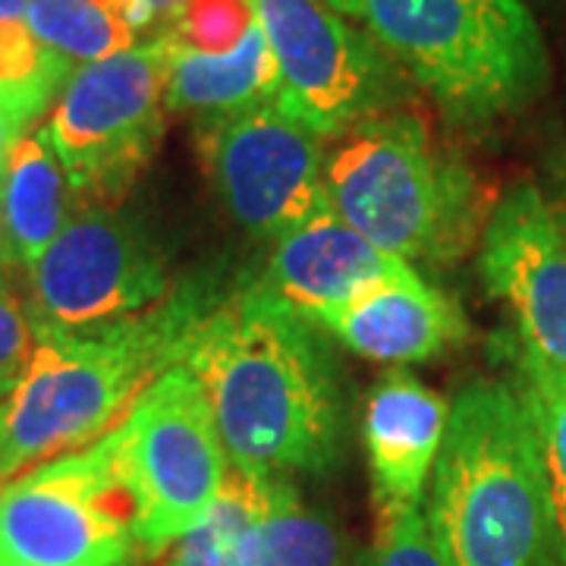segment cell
Wrapping results in <instances>:
<instances>
[{"mask_svg": "<svg viewBox=\"0 0 566 566\" xmlns=\"http://www.w3.org/2000/svg\"><path fill=\"white\" fill-rule=\"evenodd\" d=\"M424 520L447 566H551L545 469L526 400L479 381L450 403Z\"/></svg>", "mask_w": 566, "mask_h": 566, "instance_id": "cell-3", "label": "cell"}, {"mask_svg": "<svg viewBox=\"0 0 566 566\" xmlns=\"http://www.w3.org/2000/svg\"><path fill=\"white\" fill-rule=\"evenodd\" d=\"M29 281L32 322L61 331L117 324L170 293L158 249L136 223L102 205L66 221L29 268Z\"/></svg>", "mask_w": 566, "mask_h": 566, "instance_id": "cell-10", "label": "cell"}, {"mask_svg": "<svg viewBox=\"0 0 566 566\" xmlns=\"http://www.w3.org/2000/svg\"><path fill=\"white\" fill-rule=\"evenodd\" d=\"M308 322L371 363H424L469 331L463 308L419 274L375 283Z\"/></svg>", "mask_w": 566, "mask_h": 566, "instance_id": "cell-14", "label": "cell"}, {"mask_svg": "<svg viewBox=\"0 0 566 566\" xmlns=\"http://www.w3.org/2000/svg\"><path fill=\"white\" fill-rule=\"evenodd\" d=\"M35 353V322L29 308L0 283V406L20 387Z\"/></svg>", "mask_w": 566, "mask_h": 566, "instance_id": "cell-25", "label": "cell"}, {"mask_svg": "<svg viewBox=\"0 0 566 566\" xmlns=\"http://www.w3.org/2000/svg\"><path fill=\"white\" fill-rule=\"evenodd\" d=\"M167 111V41L133 44L82 63L41 126L73 196L111 205L129 192L155 158Z\"/></svg>", "mask_w": 566, "mask_h": 566, "instance_id": "cell-7", "label": "cell"}, {"mask_svg": "<svg viewBox=\"0 0 566 566\" xmlns=\"http://www.w3.org/2000/svg\"><path fill=\"white\" fill-rule=\"evenodd\" d=\"M123 17L129 20V25L139 32L148 25H158V22L170 20V13L180 7V0H120Z\"/></svg>", "mask_w": 566, "mask_h": 566, "instance_id": "cell-27", "label": "cell"}, {"mask_svg": "<svg viewBox=\"0 0 566 566\" xmlns=\"http://www.w3.org/2000/svg\"><path fill=\"white\" fill-rule=\"evenodd\" d=\"M57 66H73L32 35L25 20H0V82H25Z\"/></svg>", "mask_w": 566, "mask_h": 566, "instance_id": "cell-26", "label": "cell"}, {"mask_svg": "<svg viewBox=\"0 0 566 566\" xmlns=\"http://www.w3.org/2000/svg\"><path fill=\"white\" fill-rule=\"evenodd\" d=\"M182 365L202 381L230 469L318 475L340 460L344 375L324 331L252 281L205 315Z\"/></svg>", "mask_w": 566, "mask_h": 566, "instance_id": "cell-1", "label": "cell"}, {"mask_svg": "<svg viewBox=\"0 0 566 566\" xmlns=\"http://www.w3.org/2000/svg\"><path fill=\"white\" fill-rule=\"evenodd\" d=\"M259 22L252 0H180L164 22L161 39L180 51L230 54Z\"/></svg>", "mask_w": 566, "mask_h": 566, "instance_id": "cell-22", "label": "cell"}, {"mask_svg": "<svg viewBox=\"0 0 566 566\" xmlns=\"http://www.w3.org/2000/svg\"><path fill=\"white\" fill-rule=\"evenodd\" d=\"M114 434L0 485V566H136Z\"/></svg>", "mask_w": 566, "mask_h": 566, "instance_id": "cell-8", "label": "cell"}, {"mask_svg": "<svg viewBox=\"0 0 566 566\" xmlns=\"http://www.w3.org/2000/svg\"><path fill=\"white\" fill-rule=\"evenodd\" d=\"M167 41V39H164ZM277 102V63L262 22L230 54L180 51L167 41V107L223 117L252 104Z\"/></svg>", "mask_w": 566, "mask_h": 566, "instance_id": "cell-16", "label": "cell"}, {"mask_svg": "<svg viewBox=\"0 0 566 566\" xmlns=\"http://www.w3.org/2000/svg\"><path fill=\"white\" fill-rule=\"evenodd\" d=\"M353 17L447 117L463 126L510 117L547 85L551 61L523 0H324Z\"/></svg>", "mask_w": 566, "mask_h": 566, "instance_id": "cell-4", "label": "cell"}, {"mask_svg": "<svg viewBox=\"0 0 566 566\" xmlns=\"http://www.w3.org/2000/svg\"><path fill=\"white\" fill-rule=\"evenodd\" d=\"M25 22L41 48L70 63L104 61L136 41L117 0H32Z\"/></svg>", "mask_w": 566, "mask_h": 566, "instance_id": "cell-19", "label": "cell"}, {"mask_svg": "<svg viewBox=\"0 0 566 566\" xmlns=\"http://www.w3.org/2000/svg\"><path fill=\"white\" fill-rule=\"evenodd\" d=\"M0 255H7V237H3V211H0Z\"/></svg>", "mask_w": 566, "mask_h": 566, "instance_id": "cell-29", "label": "cell"}, {"mask_svg": "<svg viewBox=\"0 0 566 566\" xmlns=\"http://www.w3.org/2000/svg\"><path fill=\"white\" fill-rule=\"evenodd\" d=\"M32 0H0V20H25Z\"/></svg>", "mask_w": 566, "mask_h": 566, "instance_id": "cell-28", "label": "cell"}, {"mask_svg": "<svg viewBox=\"0 0 566 566\" xmlns=\"http://www.w3.org/2000/svg\"><path fill=\"white\" fill-rule=\"evenodd\" d=\"M111 434L142 557H158L211 516L230 475L202 381L174 365Z\"/></svg>", "mask_w": 566, "mask_h": 566, "instance_id": "cell-6", "label": "cell"}, {"mask_svg": "<svg viewBox=\"0 0 566 566\" xmlns=\"http://www.w3.org/2000/svg\"><path fill=\"white\" fill-rule=\"evenodd\" d=\"M255 479L243 566H346L337 526L305 504L290 479Z\"/></svg>", "mask_w": 566, "mask_h": 566, "instance_id": "cell-18", "label": "cell"}, {"mask_svg": "<svg viewBox=\"0 0 566 566\" xmlns=\"http://www.w3.org/2000/svg\"><path fill=\"white\" fill-rule=\"evenodd\" d=\"M218 303L202 283H182L142 315L104 327L35 324V353L0 406V485L111 434L139 397L186 359Z\"/></svg>", "mask_w": 566, "mask_h": 566, "instance_id": "cell-2", "label": "cell"}, {"mask_svg": "<svg viewBox=\"0 0 566 566\" xmlns=\"http://www.w3.org/2000/svg\"><path fill=\"white\" fill-rule=\"evenodd\" d=\"M520 397L526 400L538 457L545 469L551 551L554 564L566 566V375L520 356Z\"/></svg>", "mask_w": 566, "mask_h": 566, "instance_id": "cell-20", "label": "cell"}, {"mask_svg": "<svg viewBox=\"0 0 566 566\" xmlns=\"http://www.w3.org/2000/svg\"><path fill=\"white\" fill-rule=\"evenodd\" d=\"M557 218H560V223H564V233H566V192H564V208L557 211Z\"/></svg>", "mask_w": 566, "mask_h": 566, "instance_id": "cell-30", "label": "cell"}, {"mask_svg": "<svg viewBox=\"0 0 566 566\" xmlns=\"http://www.w3.org/2000/svg\"><path fill=\"white\" fill-rule=\"evenodd\" d=\"M70 180L44 129L22 136L0 177L3 237L13 262L25 268L39 262L70 221Z\"/></svg>", "mask_w": 566, "mask_h": 566, "instance_id": "cell-17", "label": "cell"}, {"mask_svg": "<svg viewBox=\"0 0 566 566\" xmlns=\"http://www.w3.org/2000/svg\"><path fill=\"white\" fill-rule=\"evenodd\" d=\"M255 504V479L230 469L221 497L202 526L164 551L161 566H243V542Z\"/></svg>", "mask_w": 566, "mask_h": 566, "instance_id": "cell-21", "label": "cell"}, {"mask_svg": "<svg viewBox=\"0 0 566 566\" xmlns=\"http://www.w3.org/2000/svg\"><path fill=\"white\" fill-rule=\"evenodd\" d=\"M331 208L403 262H457L475 243L485 202L475 174L406 114L356 123L324 148Z\"/></svg>", "mask_w": 566, "mask_h": 566, "instance_id": "cell-5", "label": "cell"}, {"mask_svg": "<svg viewBox=\"0 0 566 566\" xmlns=\"http://www.w3.org/2000/svg\"><path fill=\"white\" fill-rule=\"evenodd\" d=\"M416 268L365 240L324 199L274 240L262 281L305 318L349 303L375 283L412 277Z\"/></svg>", "mask_w": 566, "mask_h": 566, "instance_id": "cell-13", "label": "cell"}, {"mask_svg": "<svg viewBox=\"0 0 566 566\" xmlns=\"http://www.w3.org/2000/svg\"><path fill=\"white\" fill-rule=\"evenodd\" d=\"M70 76H73V66H57L35 80L0 82V177L7 170L17 142L32 133V126L61 95Z\"/></svg>", "mask_w": 566, "mask_h": 566, "instance_id": "cell-23", "label": "cell"}, {"mask_svg": "<svg viewBox=\"0 0 566 566\" xmlns=\"http://www.w3.org/2000/svg\"><path fill=\"white\" fill-rule=\"evenodd\" d=\"M482 281L504 300L526 359L566 375V233L532 182H516L488 214Z\"/></svg>", "mask_w": 566, "mask_h": 566, "instance_id": "cell-12", "label": "cell"}, {"mask_svg": "<svg viewBox=\"0 0 566 566\" xmlns=\"http://www.w3.org/2000/svg\"><path fill=\"white\" fill-rule=\"evenodd\" d=\"M277 63V104L322 139L390 114L397 63L324 0H252Z\"/></svg>", "mask_w": 566, "mask_h": 566, "instance_id": "cell-9", "label": "cell"}, {"mask_svg": "<svg viewBox=\"0 0 566 566\" xmlns=\"http://www.w3.org/2000/svg\"><path fill=\"white\" fill-rule=\"evenodd\" d=\"M371 566H447L431 538L424 504L378 510Z\"/></svg>", "mask_w": 566, "mask_h": 566, "instance_id": "cell-24", "label": "cell"}, {"mask_svg": "<svg viewBox=\"0 0 566 566\" xmlns=\"http://www.w3.org/2000/svg\"><path fill=\"white\" fill-rule=\"evenodd\" d=\"M202 123L205 167L245 230L277 240L327 199L324 139L277 102Z\"/></svg>", "mask_w": 566, "mask_h": 566, "instance_id": "cell-11", "label": "cell"}, {"mask_svg": "<svg viewBox=\"0 0 566 566\" xmlns=\"http://www.w3.org/2000/svg\"><path fill=\"white\" fill-rule=\"evenodd\" d=\"M450 406L406 371H390L365 403V457L378 510L424 504V488L444 444Z\"/></svg>", "mask_w": 566, "mask_h": 566, "instance_id": "cell-15", "label": "cell"}]
</instances>
